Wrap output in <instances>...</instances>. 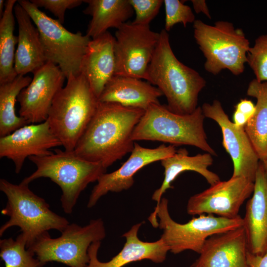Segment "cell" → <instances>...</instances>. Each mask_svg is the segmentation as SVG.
Wrapping results in <instances>:
<instances>
[{
	"mask_svg": "<svg viewBox=\"0 0 267 267\" xmlns=\"http://www.w3.org/2000/svg\"><path fill=\"white\" fill-rule=\"evenodd\" d=\"M254 182L243 177H232L215 183L191 196L187 204L190 215H216L233 219L238 216L244 201L253 193Z\"/></svg>",
	"mask_w": 267,
	"mask_h": 267,
	"instance_id": "obj_13",
	"label": "cell"
},
{
	"mask_svg": "<svg viewBox=\"0 0 267 267\" xmlns=\"http://www.w3.org/2000/svg\"><path fill=\"white\" fill-rule=\"evenodd\" d=\"M247 263L249 267H267V249L262 255H258L248 252Z\"/></svg>",
	"mask_w": 267,
	"mask_h": 267,
	"instance_id": "obj_33",
	"label": "cell"
},
{
	"mask_svg": "<svg viewBox=\"0 0 267 267\" xmlns=\"http://www.w3.org/2000/svg\"><path fill=\"white\" fill-rule=\"evenodd\" d=\"M205 117L201 107L191 114H179L160 103L150 106L135 127L132 138L157 141L176 146L191 145L217 156L208 142L204 128Z\"/></svg>",
	"mask_w": 267,
	"mask_h": 267,
	"instance_id": "obj_4",
	"label": "cell"
},
{
	"mask_svg": "<svg viewBox=\"0 0 267 267\" xmlns=\"http://www.w3.org/2000/svg\"><path fill=\"white\" fill-rule=\"evenodd\" d=\"M194 10L196 13L202 12L208 18L211 19V16L208 8L206 1L204 0H191Z\"/></svg>",
	"mask_w": 267,
	"mask_h": 267,
	"instance_id": "obj_35",
	"label": "cell"
},
{
	"mask_svg": "<svg viewBox=\"0 0 267 267\" xmlns=\"http://www.w3.org/2000/svg\"><path fill=\"white\" fill-rule=\"evenodd\" d=\"M165 30L168 32L178 23L185 27L188 23H194L195 15L190 6L182 0H165Z\"/></svg>",
	"mask_w": 267,
	"mask_h": 267,
	"instance_id": "obj_30",
	"label": "cell"
},
{
	"mask_svg": "<svg viewBox=\"0 0 267 267\" xmlns=\"http://www.w3.org/2000/svg\"><path fill=\"white\" fill-rule=\"evenodd\" d=\"M213 155L208 153L189 156L185 148H180L173 155L161 161L164 169V178L160 187L153 193L152 198L158 206L164 193L170 188L172 182L181 173L187 171L195 172L203 177L207 182L213 185L220 181L219 176L208 168L213 163Z\"/></svg>",
	"mask_w": 267,
	"mask_h": 267,
	"instance_id": "obj_23",
	"label": "cell"
},
{
	"mask_svg": "<svg viewBox=\"0 0 267 267\" xmlns=\"http://www.w3.org/2000/svg\"><path fill=\"white\" fill-rule=\"evenodd\" d=\"M144 80L155 86L167 99V107L179 114H189L198 107L199 94L206 86L205 80L194 69L183 64L171 48L169 35L164 29Z\"/></svg>",
	"mask_w": 267,
	"mask_h": 267,
	"instance_id": "obj_2",
	"label": "cell"
},
{
	"mask_svg": "<svg viewBox=\"0 0 267 267\" xmlns=\"http://www.w3.org/2000/svg\"><path fill=\"white\" fill-rule=\"evenodd\" d=\"M0 257L5 267H42L35 254L26 248V241L21 233L0 240Z\"/></svg>",
	"mask_w": 267,
	"mask_h": 267,
	"instance_id": "obj_28",
	"label": "cell"
},
{
	"mask_svg": "<svg viewBox=\"0 0 267 267\" xmlns=\"http://www.w3.org/2000/svg\"><path fill=\"white\" fill-rule=\"evenodd\" d=\"M32 80L30 77L17 75L12 81L0 85V137L9 134L28 124L15 112V102L20 91Z\"/></svg>",
	"mask_w": 267,
	"mask_h": 267,
	"instance_id": "obj_27",
	"label": "cell"
},
{
	"mask_svg": "<svg viewBox=\"0 0 267 267\" xmlns=\"http://www.w3.org/2000/svg\"><path fill=\"white\" fill-rule=\"evenodd\" d=\"M16 0L5 1L0 20V85L13 80L17 74L14 68L15 46L17 37L14 35V6Z\"/></svg>",
	"mask_w": 267,
	"mask_h": 267,
	"instance_id": "obj_26",
	"label": "cell"
},
{
	"mask_svg": "<svg viewBox=\"0 0 267 267\" xmlns=\"http://www.w3.org/2000/svg\"><path fill=\"white\" fill-rule=\"evenodd\" d=\"M249 252L262 255L267 249V181L266 170L260 162L252 197L243 218Z\"/></svg>",
	"mask_w": 267,
	"mask_h": 267,
	"instance_id": "obj_19",
	"label": "cell"
},
{
	"mask_svg": "<svg viewBox=\"0 0 267 267\" xmlns=\"http://www.w3.org/2000/svg\"><path fill=\"white\" fill-rule=\"evenodd\" d=\"M193 33L206 58V71L214 75L225 69L236 76L244 72L250 46L241 29L235 28L232 23L225 21L210 25L195 20Z\"/></svg>",
	"mask_w": 267,
	"mask_h": 267,
	"instance_id": "obj_7",
	"label": "cell"
},
{
	"mask_svg": "<svg viewBox=\"0 0 267 267\" xmlns=\"http://www.w3.org/2000/svg\"><path fill=\"white\" fill-rule=\"evenodd\" d=\"M261 162L263 164L265 169L267 171V154L264 159L261 161Z\"/></svg>",
	"mask_w": 267,
	"mask_h": 267,
	"instance_id": "obj_38",
	"label": "cell"
},
{
	"mask_svg": "<svg viewBox=\"0 0 267 267\" xmlns=\"http://www.w3.org/2000/svg\"><path fill=\"white\" fill-rule=\"evenodd\" d=\"M266 174H267V171L266 170Z\"/></svg>",
	"mask_w": 267,
	"mask_h": 267,
	"instance_id": "obj_39",
	"label": "cell"
},
{
	"mask_svg": "<svg viewBox=\"0 0 267 267\" xmlns=\"http://www.w3.org/2000/svg\"><path fill=\"white\" fill-rule=\"evenodd\" d=\"M61 233L59 237L52 238L46 232L27 248L43 266L48 262H56L70 267H86L89 260L90 245L106 236L101 218L92 220L84 226L69 223Z\"/></svg>",
	"mask_w": 267,
	"mask_h": 267,
	"instance_id": "obj_10",
	"label": "cell"
},
{
	"mask_svg": "<svg viewBox=\"0 0 267 267\" xmlns=\"http://www.w3.org/2000/svg\"><path fill=\"white\" fill-rule=\"evenodd\" d=\"M88 4L83 10L91 16L87 35L95 39L111 28L119 29L132 17L134 10L129 0H85Z\"/></svg>",
	"mask_w": 267,
	"mask_h": 267,
	"instance_id": "obj_24",
	"label": "cell"
},
{
	"mask_svg": "<svg viewBox=\"0 0 267 267\" xmlns=\"http://www.w3.org/2000/svg\"><path fill=\"white\" fill-rule=\"evenodd\" d=\"M5 2L3 0H0V17L2 16L4 10Z\"/></svg>",
	"mask_w": 267,
	"mask_h": 267,
	"instance_id": "obj_37",
	"label": "cell"
},
{
	"mask_svg": "<svg viewBox=\"0 0 267 267\" xmlns=\"http://www.w3.org/2000/svg\"><path fill=\"white\" fill-rule=\"evenodd\" d=\"M115 41L109 31L91 39L81 62L80 73L87 79L98 99L115 75Z\"/></svg>",
	"mask_w": 267,
	"mask_h": 267,
	"instance_id": "obj_20",
	"label": "cell"
},
{
	"mask_svg": "<svg viewBox=\"0 0 267 267\" xmlns=\"http://www.w3.org/2000/svg\"><path fill=\"white\" fill-rule=\"evenodd\" d=\"M142 222L135 224L122 237L126 238L123 248L118 254L106 262H100L97 254L101 241L92 243L88 249L89 262L86 267H123L132 262L149 260L155 263L165 261L168 246L160 238L154 242H144L139 239L138 232Z\"/></svg>",
	"mask_w": 267,
	"mask_h": 267,
	"instance_id": "obj_18",
	"label": "cell"
},
{
	"mask_svg": "<svg viewBox=\"0 0 267 267\" xmlns=\"http://www.w3.org/2000/svg\"><path fill=\"white\" fill-rule=\"evenodd\" d=\"M247 239L242 226L211 236L190 267H249Z\"/></svg>",
	"mask_w": 267,
	"mask_h": 267,
	"instance_id": "obj_17",
	"label": "cell"
},
{
	"mask_svg": "<svg viewBox=\"0 0 267 267\" xmlns=\"http://www.w3.org/2000/svg\"><path fill=\"white\" fill-rule=\"evenodd\" d=\"M14 13L18 26L14 68L18 75L25 76L42 67L46 60L39 31L30 16L17 2Z\"/></svg>",
	"mask_w": 267,
	"mask_h": 267,
	"instance_id": "obj_22",
	"label": "cell"
},
{
	"mask_svg": "<svg viewBox=\"0 0 267 267\" xmlns=\"http://www.w3.org/2000/svg\"><path fill=\"white\" fill-rule=\"evenodd\" d=\"M54 151L29 157L37 169L21 182L29 184L41 178H49L60 187L61 207L66 214H70L81 192L89 183L97 181L107 169L99 163L84 159L74 151L56 149Z\"/></svg>",
	"mask_w": 267,
	"mask_h": 267,
	"instance_id": "obj_5",
	"label": "cell"
},
{
	"mask_svg": "<svg viewBox=\"0 0 267 267\" xmlns=\"http://www.w3.org/2000/svg\"><path fill=\"white\" fill-rule=\"evenodd\" d=\"M33 74L32 81L17 98L19 116L29 124L46 121L52 101L66 79L57 65L49 62Z\"/></svg>",
	"mask_w": 267,
	"mask_h": 267,
	"instance_id": "obj_14",
	"label": "cell"
},
{
	"mask_svg": "<svg viewBox=\"0 0 267 267\" xmlns=\"http://www.w3.org/2000/svg\"><path fill=\"white\" fill-rule=\"evenodd\" d=\"M235 110L243 114L249 120L255 111V105L250 100L241 99L235 106Z\"/></svg>",
	"mask_w": 267,
	"mask_h": 267,
	"instance_id": "obj_34",
	"label": "cell"
},
{
	"mask_svg": "<svg viewBox=\"0 0 267 267\" xmlns=\"http://www.w3.org/2000/svg\"><path fill=\"white\" fill-rule=\"evenodd\" d=\"M168 200L162 198L148 218L155 227L163 230L161 238L174 254L191 250L199 254L208 238L212 235L243 226L240 216L228 219L212 214H202L185 223H179L171 218Z\"/></svg>",
	"mask_w": 267,
	"mask_h": 267,
	"instance_id": "obj_8",
	"label": "cell"
},
{
	"mask_svg": "<svg viewBox=\"0 0 267 267\" xmlns=\"http://www.w3.org/2000/svg\"><path fill=\"white\" fill-rule=\"evenodd\" d=\"M256 78L260 82H267V34L258 37L247 53V62Z\"/></svg>",
	"mask_w": 267,
	"mask_h": 267,
	"instance_id": "obj_29",
	"label": "cell"
},
{
	"mask_svg": "<svg viewBox=\"0 0 267 267\" xmlns=\"http://www.w3.org/2000/svg\"><path fill=\"white\" fill-rule=\"evenodd\" d=\"M162 95L156 87L148 82L114 75L104 87L98 100L145 111L151 105L160 103L159 98Z\"/></svg>",
	"mask_w": 267,
	"mask_h": 267,
	"instance_id": "obj_21",
	"label": "cell"
},
{
	"mask_svg": "<svg viewBox=\"0 0 267 267\" xmlns=\"http://www.w3.org/2000/svg\"><path fill=\"white\" fill-rule=\"evenodd\" d=\"M0 190L7 199L1 214L9 217L0 227V237L9 228L18 226L28 248L48 230L55 229L61 232L69 224L65 218L52 211L44 198L30 190L29 184H13L1 178Z\"/></svg>",
	"mask_w": 267,
	"mask_h": 267,
	"instance_id": "obj_6",
	"label": "cell"
},
{
	"mask_svg": "<svg viewBox=\"0 0 267 267\" xmlns=\"http://www.w3.org/2000/svg\"><path fill=\"white\" fill-rule=\"evenodd\" d=\"M160 37L149 26L127 22L115 34L114 75L144 79Z\"/></svg>",
	"mask_w": 267,
	"mask_h": 267,
	"instance_id": "obj_11",
	"label": "cell"
},
{
	"mask_svg": "<svg viewBox=\"0 0 267 267\" xmlns=\"http://www.w3.org/2000/svg\"><path fill=\"white\" fill-rule=\"evenodd\" d=\"M17 2L39 31L46 62L57 65L66 79L79 75L83 58L91 39L80 32L69 31L58 20L47 16L30 0H19Z\"/></svg>",
	"mask_w": 267,
	"mask_h": 267,
	"instance_id": "obj_9",
	"label": "cell"
},
{
	"mask_svg": "<svg viewBox=\"0 0 267 267\" xmlns=\"http://www.w3.org/2000/svg\"><path fill=\"white\" fill-rule=\"evenodd\" d=\"M177 150L172 145L163 144L155 148L142 147L134 142L129 158L117 170L102 174L93 188L88 208L95 205L99 199L109 192H120L130 189L134 183V176L144 167L174 155Z\"/></svg>",
	"mask_w": 267,
	"mask_h": 267,
	"instance_id": "obj_15",
	"label": "cell"
},
{
	"mask_svg": "<svg viewBox=\"0 0 267 267\" xmlns=\"http://www.w3.org/2000/svg\"><path fill=\"white\" fill-rule=\"evenodd\" d=\"M135 17L134 24L149 26L152 20L158 14L164 3L162 0H129Z\"/></svg>",
	"mask_w": 267,
	"mask_h": 267,
	"instance_id": "obj_31",
	"label": "cell"
},
{
	"mask_svg": "<svg viewBox=\"0 0 267 267\" xmlns=\"http://www.w3.org/2000/svg\"><path fill=\"white\" fill-rule=\"evenodd\" d=\"M145 111L99 101L95 113L78 141L75 152L105 168L134 148V130Z\"/></svg>",
	"mask_w": 267,
	"mask_h": 267,
	"instance_id": "obj_1",
	"label": "cell"
},
{
	"mask_svg": "<svg viewBox=\"0 0 267 267\" xmlns=\"http://www.w3.org/2000/svg\"><path fill=\"white\" fill-rule=\"evenodd\" d=\"M33 4L39 8L44 7L53 13L61 23L65 19L67 9H72L80 5L82 0H30Z\"/></svg>",
	"mask_w": 267,
	"mask_h": 267,
	"instance_id": "obj_32",
	"label": "cell"
},
{
	"mask_svg": "<svg viewBox=\"0 0 267 267\" xmlns=\"http://www.w3.org/2000/svg\"><path fill=\"white\" fill-rule=\"evenodd\" d=\"M201 108L205 118L215 121L221 129L222 146L233 165L232 177L255 182L261 160L244 128L237 126L229 120L218 100L205 103Z\"/></svg>",
	"mask_w": 267,
	"mask_h": 267,
	"instance_id": "obj_12",
	"label": "cell"
},
{
	"mask_svg": "<svg viewBox=\"0 0 267 267\" xmlns=\"http://www.w3.org/2000/svg\"><path fill=\"white\" fill-rule=\"evenodd\" d=\"M247 94L255 98L257 103L244 130L261 161L267 154V82L253 79L249 84Z\"/></svg>",
	"mask_w": 267,
	"mask_h": 267,
	"instance_id": "obj_25",
	"label": "cell"
},
{
	"mask_svg": "<svg viewBox=\"0 0 267 267\" xmlns=\"http://www.w3.org/2000/svg\"><path fill=\"white\" fill-rule=\"evenodd\" d=\"M55 96L47 121L64 149L74 151L94 116L99 100L81 73L67 79Z\"/></svg>",
	"mask_w": 267,
	"mask_h": 267,
	"instance_id": "obj_3",
	"label": "cell"
},
{
	"mask_svg": "<svg viewBox=\"0 0 267 267\" xmlns=\"http://www.w3.org/2000/svg\"><path fill=\"white\" fill-rule=\"evenodd\" d=\"M62 146L47 121L28 124L0 138V158L11 160L19 174L27 158L51 154L50 149Z\"/></svg>",
	"mask_w": 267,
	"mask_h": 267,
	"instance_id": "obj_16",
	"label": "cell"
},
{
	"mask_svg": "<svg viewBox=\"0 0 267 267\" xmlns=\"http://www.w3.org/2000/svg\"><path fill=\"white\" fill-rule=\"evenodd\" d=\"M233 123L238 127L244 128L249 119L243 114L235 110L233 115Z\"/></svg>",
	"mask_w": 267,
	"mask_h": 267,
	"instance_id": "obj_36",
	"label": "cell"
}]
</instances>
